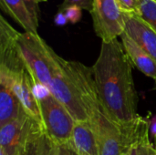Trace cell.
Instances as JSON below:
<instances>
[{
  "instance_id": "obj_1",
  "label": "cell",
  "mask_w": 156,
  "mask_h": 155,
  "mask_svg": "<svg viewBox=\"0 0 156 155\" xmlns=\"http://www.w3.org/2000/svg\"><path fill=\"white\" fill-rule=\"evenodd\" d=\"M92 69L99 98L105 114L123 125L137 116L136 93L132 62L122 42H101L99 57Z\"/></svg>"
},
{
  "instance_id": "obj_2",
  "label": "cell",
  "mask_w": 156,
  "mask_h": 155,
  "mask_svg": "<svg viewBox=\"0 0 156 155\" xmlns=\"http://www.w3.org/2000/svg\"><path fill=\"white\" fill-rule=\"evenodd\" d=\"M16 42L36 86L48 90L53 78L62 71L65 59L59 57L38 34L19 33Z\"/></svg>"
},
{
  "instance_id": "obj_3",
  "label": "cell",
  "mask_w": 156,
  "mask_h": 155,
  "mask_svg": "<svg viewBox=\"0 0 156 155\" xmlns=\"http://www.w3.org/2000/svg\"><path fill=\"white\" fill-rule=\"evenodd\" d=\"M38 99L44 135L52 143H69L76 122L72 115L48 90Z\"/></svg>"
},
{
  "instance_id": "obj_4",
  "label": "cell",
  "mask_w": 156,
  "mask_h": 155,
  "mask_svg": "<svg viewBox=\"0 0 156 155\" xmlns=\"http://www.w3.org/2000/svg\"><path fill=\"white\" fill-rule=\"evenodd\" d=\"M90 13L95 34L102 42L117 39L124 32V13L116 0H93Z\"/></svg>"
},
{
  "instance_id": "obj_5",
  "label": "cell",
  "mask_w": 156,
  "mask_h": 155,
  "mask_svg": "<svg viewBox=\"0 0 156 155\" xmlns=\"http://www.w3.org/2000/svg\"><path fill=\"white\" fill-rule=\"evenodd\" d=\"M20 32L15 29L3 16H0V76L8 79L27 70L17 47Z\"/></svg>"
},
{
  "instance_id": "obj_6",
  "label": "cell",
  "mask_w": 156,
  "mask_h": 155,
  "mask_svg": "<svg viewBox=\"0 0 156 155\" xmlns=\"http://www.w3.org/2000/svg\"><path fill=\"white\" fill-rule=\"evenodd\" d=\"M38 131H42V128L26 112L1 126L0 155H20L30 137Z\"/></svg>"
},
{
  "instance_id": "obj_7",
  "label": "cell",
  "mask_w": 156,
  "mask_h": 155,
  "mask_svg": "<svg viewBox=\"0 0 156 155\" xmlns=\"http://www.w3.org/2000/svg\"><path fill=\"white\" fill-rule=\"evenodd\" d=\"M67 60L62 71L50 82L48 91L69 111L75 122H89L88 113L80 91L67 69Z\"/></svg>"
},
{
  "instance_id": "obj_8",
  "label": "cell",
  "mask_w": 156,
  "mask_h": 155,
  "mask_svg": "<svg viewBox=\"0 0 156 155\" xmlns=\"http://www.w3.org/2000/svg\"><path fill=\"white\" fill-rule=\"evenodd\" d=\"M98 140L100 155H124L126 142L120 124L112 122L105 114L100 113L90 121Z\"/></svg>"
},
{
  "instance_id": "obj_9",
  "label": "cell",
  "mask_w": 156,
  "mask_h": 155,
  "mask_svg": "<svg viewBox=\"0 0 156 155\" xmlns=\"http://www.w3.org/2000/svg\"><path fill=\"white\" fill-rule=\"evenodd\" d=\"M0 81L6 82L11 86L26 114L42 128L39 99L36 91L37 86L28 70H26L22 74L11 79L0 77Z\"/></svg>"
},
{
  "instance_id": "obj_10",
  "label": "cell",
  "mask_w": 156,
  "mask_h": 155,
  "mask_svg": "<svg viewBox=\"0 0 156 155\" xmlns=\"http://www.w3.org/2000/svg\"><path fill=\"white\" fill-rule=\"evenodd\" d=\"M122 126L126 142L124 155H156V148L149 137L150 120L147 117L138 115Z\"/></svg>"
},
{
  "instance_id": "obj_11",
  "label": "cell",
  "mask_w": 156,
  "mask_h": 155,
  "mask_svg": "<svg viewBox=\"0 0 156 155\" xmlns=\"http://www.w3.org/2000/svg\"><path fill=\"white\" fill-rule=\"evenodd\" d=\"M44 2L47 0H0V7L25 32L37 34L39 5Z\"/></svg>"
},
{
  "instance_id": "obj_12",
  "label": "cell",
  "mask_w": 156,
  "mask_h": 155,
  "mask_svg": "<svg viewBox=\"0 0 156 155\" xmlns=\"http://www.w3.org/2000/svg\"><path fill=\"white\" fill-rule=\"evenodd\" d=\"M124 32L156 62V31L140 16L124 13Z\"/></svg>"
},
{
  "instance_id": "obj_13",
  "label": "cell",
  "mask_w": 156,
  "mask_h": 155,
  "mask_svg": "<svg viewBox=\"0 0 156 155\" xmlns=\"http://www.w3.org/2000/svg\"><path fill=\"white\" fill-rule=\"evenodd\" d=\"M79 155H100L96 133L90 122H76L69 143Z\"/></svg>"
},
{
  "instance_id": "obj_14",
  "label": "cell",
  "mask_w": 156,
  "mask_h": 155,
  "mask_svg": "<svg viewBox=\"0 0 156 155\" xmlns=\"http://www.w3.org/2000/svg\"><path fill=\"white\" fill-rule=\"evenodd\" d=\"M121 42L132 64L145 76L156 79V62L125 32L122 34Z\"/></svg>"
},
{
  "instance_id": "obj_15",
  "label": "cell",
  "mask_w": 156,
  "mask_h": 155,
  "mask_svg": "<svg viewBox=\"0 0 156 155\" xmlns=\"http://www.w3.org/2000/svg\"><path fill=\"white\" fill-rule=\"evenodd\" d=\"M23 107L11 86L0 81V127L24 113Z\"/></svg>"
},
{
  "instance_id": "obj_16",
  "label": "cell",
  "mask_w": 156,
  "mask_h": 155,
  "mask_svg": "<svg viewBox=\"0 0 156 155\" xmlns=\"http://www.w3.org/2000/svg\"><path fill=\"white\" fill-rule=\"evenodd\" d=\"M140 16L156 31V2L140 0Z\"/></svg>"
},
{
  "instance_id": "obj_17",
  "label": "cell",
  "mask_w": 156,
  "mask_h": 155,
  "mask_svg": "<svg viewBox=\"0 0 156 155\" xmlns=\"http://www.w3.org/2000/svg\"><path fill=\"white\" fill-rule=\"evenodd\" d=\"M42 133H43L42 131H38V132H35L30 137V139L28 140L27 144L25 145L20 155H38L39 138Z\"/></svg>"
},
{
  "instance_id": "obj_18",
  "label": "cell",
  "mask_w": 156,
  "mask_h": 155,
  "mask_svg": "<svg viewBox=\"0 0 156 155\" xmlns=\"http://www.w3.org/2000/svg\"><path fill=\"white\" fill-rule=\"evenodd\" d=\"M93 0H64L58 6V11H64L67 7L77 5L80 6L82 10L90 12L92 9Z\"/></svg>"
},
{
  "instance_id": "obj_19",
  "label": "cell",
  "mask_w": 156,
  "mask_h": 155,
  "mask_svg": "<svg viewBox=\"0 0 156 155\" xmlns=\"http://www.w3.org/2000/svg\"><path fill=\"white\" fill-rule=\"evenodd\" d=\"M123 13L140 15V0H116Z\"/></svg>"
},
{
  "instance_id": "obj_20",
  "label": "cell",
  "mask_w": 156,
  "mask_h": 155,
  "mask_svg": "<svg viewBox=\"0 0 156 155\" xmlns=\"http://www.w3.org/2000/svg\"><path fill=\"white\" fill-rule=\"evenodd\" d=\"M48 155H79L69 143L57 144L50 143Z\"/></svg>"
},
{
  "instance_id": "obj_21",
  "label": "cell",
  "mask_w": 156,
  "mask_h": 155,
  "mask_svg": "<svg viewBox=\"0 0 156 155\" xmlns=\"http://www.w3.org/2000/svg\"><path fill=\"white\" fill-rule=\"evenodd\" d=\"M64 13L66 14L69 23H71V24L78 23L81 19V16H82V9L77 5L67 7L64 10Z\"/></svg>"
},
{
  "instance_id": "obj_22",
  "label": "cell",
  "mask_w": 156,
  "mask_h": 155,
  "mask_svg": "<svg viewBox=\"0 0 156 155\" xmlns=\"http://www.w3.org/2000/svg\"><path fill=\"white\" fill-rule=\"evenodd\" d=\"M50 148L49 140L42 133L39 138V147H38V155H48Z\"/></svg>"
},
{
  "instance_id": "obj_23",
  "label": "cell",
  "mask_w": 156,
  "mask_h": 155,
  "mask_svg": "<svg viewBox=\"0 0 156 155\" xmlns=\"http://www.w3.org/2000/svg\"><path fill=\"white\" fill-rule=\"evenodd\" d=\"M54 23L58 26H63L69 23V20H68L64 11H58L57 12V14L54 16Z\"/></svg>"
},
{
  "instance_id": "obj_24",
  "label": "cell",
  "mask_w": 156,
  "mask_h": 155,
  "mask_svg": "<svg viewBox=\"0 0 156 155\" xmlns=\"http://www.w3.org/2000/svg\"><path fill=\"white\" fill-rule=\"evenodd\" d=\"M150 132L156 142V115H154L150 119Z\"/></svg>"
},
{
  "instance_id": "obj_25",
  "label": "cell",
  "mask_w": 156,
  "mask_h": 155,
  "mask_svg": "<svg viewBox=\"0 0 156 155\" xmlns=\"http://www.w3.org/2000/svg\"><path fill=\"white\" fill-rule=\"evenodd\" d=\"M153 1H154V2H156V0H153Z\"/></svg>"
},
{
  "instance_id": "obj_26",
  "label": "cell",
  "mask_w": 156,
  "mask_h": 155,
  "mask_svg": "<svg viewBox=\"0 0 156 155\" xmlns=\"http://www.w3.org/2000/svg\"><path fill=\"white\" fill-rule=\"evenodd\" d=\"M155 148H156V142H155Z\"/></svg>"
},
{
  "instance_id": "obj_27",
  "label": "cell",
  "mask_w": 156,
  "mask_h": 155,
  "mask_svg": "<svg viewBox=\"0 0 156 155\" xmlns=\"http://www.w3.org/2000/svg\"><path fill=\"white\" fill-rule=\"evenodd\" d=\"M155 83H156V79H155Z\"/></svg>"
}]
</instances>
